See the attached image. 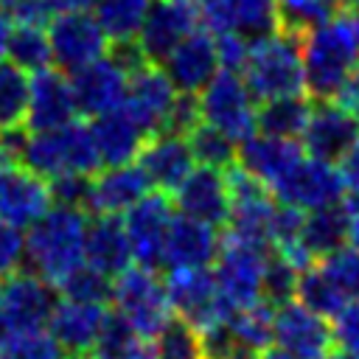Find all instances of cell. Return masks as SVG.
<instances>
[{"label":"cell","mask_w":359,"mask_h":359,"mask_svg":"<svg viewBox=\"0 0 359 359\" xmlns=\"http://www.w3.org/2000/svg\"><path fill=\"white\" fill-rule=\"evenodd\" d=\"M342 244H345V205L342 202L303 210L300 236H297L303 264H311L334 252Z\"/></svg>","instance_id":"28"},{"label":"cell","mask_w":359,"mask_h":359,"mask_svg":"<svg viewBox=\"0 0 359 359\" xmlns=\"http://www.w3.org/2000/svg\"><path fill=\"white\" fill-rule=\"evenodd\" d=\"M53 205L50 185L45 177L0 154V216L28 227Z\"/></svg>","instance_id":"20"},{"label":"cell","mask_w":359,"mask_h":359,"mask_svg":"<svg viewBox=\"0 0 359 359\" xmlns=\"http://www.w3.org/2000/svg\"><path fill=\"white\" fill-rule=\"evenodd\" d=\"M272 345L289 351L297 359H323L334 348L331 320L311 311L300 300L289 297V300L275 306Z\"/></svg>","instance_id":"12"},{"label":"cell","mask_w":359,"mask_h":359,"mask_svg":"<svg viewBox=\"0 0 359 359\" xmlns=\"http://www.w3.org/2000/svg\"><path fill=\"white\" fill-rule=\"evenodd\" d=\"M171 219H174L171 196L163 191H154V188H149L132 208H126L121 213L135 264L160 269L163 244H165V233H168Z\"/></svg>","instance_id":"11"},{"label":"cell","mask_w":359,"mask_h":359,"mask_svg":"<svg viewBox=\"0 0 359 359\" xmlns=\"http://www.w3.org/2000/svg\"><path fill=\"white\" fill-rule=\"evenodd\" d=\"M230 31L247 42L280 31L275 0H233L230 3Z\"/></svg>","instance_id":"35"},{"label":"cell","mask_w":359,"mask_h":359,"mask_svg":"<svg viewBox=\"0 0 359 359\" xmlns=\"http://www.w3.org/2000/svg\"><path fill=\"white\" fill-rule=\"evenodd\" d=\"M337 3V8H351V0H334Z\"/></svg>","instance_id":"53"},{"label":"cell","mask_w":359,"mask_h":359,"mask_svg":"<svg viewBox=\"0 0 359 359\" xmlns=\"http://www.w3.org/2000/svg\"><path fill=\"white\" fill-rule=\"evenodd\" d=\"M20 3H25V0H0V8H6V11L11 14V11H14Z\"/></svg>","instance_id":"52"},{"label":"cell","mask_w":359,"mask_h":359,"mask_svg":"<svg viewBox=\"0 0 359 359\" xmlns=\"http://www.w3.org/2000/svg\"><path fill=\"white\" fill-rule=\"evenodd\" d=\"M76 115L79 109L67 73L48 65L28 76V104L22 118V126L28 132L56 129L62 123H70Z\"/></svg>","instance_id":"18"},{"label":"cell","mask_w":359,"mask_h":359,"mask_svg":"<svg viewBox=\"0 0 359 359\" xmlns=\"http://www.w3.org/2000/svg\"><path fill=\"white\" fill-rule=\"evenodd\" d=\"M323 359H359V356H353V353H348V351H342V348H337V345H334Z\"/></svg>","instance_id":"51"},{"label":"cell","mask_w":359,"mask_h":359,"mask_svg":"<svg viewBox=\"0 0 359 359\" xmlns=\"http://www.w3.org/2000/svg\"><path fill=\"white\" fill-rule=\"evenodd\" d=\"M126 81H129V73L121 67V62L109 50L95 62L70 73V87H73L79 115L95 118L109 109H118L126 93Z\"/></svg>","instance_id":"19"},{"label":"cell","mask_w":359,"mask_h":359,"mask_svg":"<svg viewBox=\"0 0 359 359\" xmlns=\"http://www.w3.org/2000/svg\"><path fill=\"white\" fill-rule=\"evenodd\" d=\"M351 8H353V11L359 14V0H351Z\"/></svg>","instance_id":"54"},{"label":"cell","mask_w":359,"mask_h":359,"mask_svg":"<svg viewBox=\"0 0 359 359\" xmlns=\"http://www.w3.org/2000/svg\"><path fill=\"white\" fill-rule=\"evenodd\" d=\"M56 286L31 272L28 266L0 283V331L11 328H39L48 325V317L56 303Z\"/></svg>","instance_id":"13"},{"label":"cell","mask_w":359,"mask_h":359,"mask_svg":"<svg viewBox=\"0 0 359 359\" xmlns=\"http://www.w3.org/2000/svg\"><path fill=\"white\" fill-rule=\"evenodd\" d=\"M90 213L79 205L53 202L25 227V266L59 286L84 264V233Z\"/></svg>","instance_id":"2"},{"label":"cell","mask_w":359,"mask_h":359,"mask_svg":"<svg viewBox=\"0 0 359 359\" xmlns=\"http://www.w3.org/2000/svg\"><path fill=\"white\" fill-rule=\"evenodd\" d=\"M337 168H339V177L345 182V191L348 194H359V137L348 146V151L337 160Z\"/></svg>","instance_id":"45"},{"label":"cell","mask_w":359,"mask_h":359,"mask_svg":"<svg viewBox=\"0 0 359 359\" xmlns=\"http://www.w3.org/2000/svg\"><path fill=\"white\" fill-rule=\"evenodd\" d=\"M303 93L311 101H337L359 73V14L339 8L300 36Z\"/></svg>","instance_id":"1"},{"label":"cell","mask_w":359,"mask_h":359,"mask_svg":"<svg viewBox=\"0 0 359 359\" xmlns=\"http://www.w3.org/2000/svg\"><path fill=\"white\" fill-rule=\"evenodd\" d=\"M163 73L174 84L177 93L196 95L210 76L219 70V53H216V36L208 28H191L160 62Z\"/></svg>","instance_id":"17"},{"label":"cell","mask_w":359,"mask_h":359,"mask_svg":"<svg viewBox=\"0 0 359 359\" xmlns=\"http://www.w3.org/2000/svg\"><path fill=\"white\" fill-rule=\"evenodd\" d=\"M90 135L98 151L101 165H121V163H132L143 146V140L149 137L121 107L109 109L104 115L90 118Z\"/></svg>","instance_id":"27"},{"label":"cell","mask_w":359,"mask_h":359,"mask_svg":"<svg viewBox=\"0 0 359 359\" xmlns=\"http://www.w3.org/2000/svg\"><path fill=\"white\" fill-rule=\"evenodd\" d=\"M151 342H154V359H208L202 334L180 317H171L151 337Z\"/></svg>","instance_id":"36"},{"label":"cell","mask_w":359,"mask_h":359,"mask_svg":"<svg viewBox=\"0 0 359 359\" xmlns=\"http://www.w3.org/2000/svg\"><path fill=\"white\" fill-rule=\"evenodd\" d=\"M163 283H165V294H168L174 317L191 323L196 331L219 323L230 311V306L224 303V297L216 286L210 266L165 269Z\"/></svg>","instance_id":"10"},{"label":"cell","mask_w":359,"mask_h":359,"mask_svg":"<svg viewBox=\"0 0 359 359\" xmlns=\"http://www.w3.org/2000/svg\"><path fill=\"white\" fill-rule=\"evenodd\" d=\"M238 73L255 101L303 93L300 34L275 31V34L252 39Z\"/></svg>","instance_id":"4"},{"label":"cell","mask_w":359,"mask_h":359,"mask_svg":"<svg viewBox=\"0 0 359 359\" xmlns=\"http://www.w3.org/2000/svg\"><path fill=\"white\" fill-rule=\"evenodd\" d=\"M135 163L146 174L149 185L154 191H163V194H171L185 180V174L196 165L185 135L182 132H171V129L149 135L143 140Z\"/></svg>","instance_id":"21"},{"label":"cell","mask_w":359,"mask_h":359,"mask_svg":"<svg viewBox=\"0 0 359 359\" xmlns=\"http://www.w3.org/2000/svg\"><path fill=\"white\" fill-rule=\"evenodd\" d=\"M222 244V227L182 216L174 210V219L165 233L160 269H196L210 266Z\"/></svg>","instance_id":"22"},{"label":"cell","mask_w":359,"mask_h":359,"mask_svg":"<svg viewBox=\"0 0 359 359\" xmlns=\"http://www.w3.org/2000/svg\"><path fill=\"white\" fill-rule=\"evenodd\" d=\"M109 283L112 278L101 275L90 264L76 266L59 286L56 292L62 297H76V300H93V303H109Z\"/></svg>","instance_id":"41"},{"label":"cell","mask_w":359,"mask_h":359,"mask_svg":"<svg viewBox=\"0 0 359 359\" xmlns=\"http://www.w3.org/2000/svg\"><path fill=\"white\" fill-rule=\"evenodd\" d=\"M149 3L151 0H95L93 14L109 36V42H123L137 36Z\"/></svg>","instance_id":"33"},{"label":"cell","mask_w":359,"mask_h":359,"mask_svg":"<svg viewBox=\"0 0 359 359\" xmlns=\"http://www.w3.org/2000/svg\"><path fill=\"white\" fill-rule=\"evenodd\" d=\"M266 258H269V247L241 241L227 233L222 236V244L210 264V272H213L216 286L230 309H238V306H247V303H255L264 297L261 289H264Z\"/></svg>","instance_id":"7"},{"label":"cell","mask_w":359,"mask_h":359,"mask_svg":"<svg viewBox=\"0 0 359 359\" xmlns=\"http://www.w3.org/2000/svg\"><path fill=\"white\" fill-rule=\"evenodd\" d=\"M67 359H93L90 353H81V356H67Z\"/></svg>","instance_id":"55"},{"label":"cell","mask_w":359,"mask_h":359,"mask_svg":"<svg viewBox=\"0 0 359 359\" xmlns=\"http://www.w3.org/2000/svg\"><path fill=\"white\" fill-rule=\"evenodd\" d=\"M297 264H292L289 258H283L280 252H272L269 250V258H266V269H264V300L269 303H283L294 294V280H297Z\"/></svg>","instance_id":"42"},{"label":"cell","mask_w":359,"mask_h":359,"mask_svg":"<svg viewBox=\"0 0 359 359\" xmlns=\"http://www.w3.org/2000/svg\"><path fill=\"white\" fill-rule=\"evenodd\" d=\"M177 213L208 222L213 227H224L230 213V182L227 168L213 165H194L185 180L168 194Z\"/></svg>","instance_id":"15"},{"label":"cell","mask_w":359,"mask_h":359,"mask_svg":"<svg viewBox=\"0 0 359 359\" xmlns=\"http://www.w3.org/2000/svg\"><path fill=\"white\" fill-rule=\"evenodd\" d=\"M0 359H67L48 325L0 331Z\"/></svg>","instance_id":"31"},{"label":"cell","mask_w":359,"mask_h":359,"mask_svg":"<svg viewBox=\"0 0 359 359\" xmlns=\"http://www.w3.org/2000/svg\"><path fill=\"white\" fill-rule=\"evenodd\" d=\"M140 339V334L112 309H107V317L98 328V337L93 342L90 356L93 359H123L129 353V348Z\"/></svg>","instance_id":"39"},{"label":"cell","mask_w":359,"mask_h":359,"mask_svg":"<svg viewBox=\"0 0 359 359\" xmlns=\"http://www.w3.org/2000/svg\"><path fill=\"white\" fill-rule=\"evenodd\" d=\"M294 300H300L303 306H309L311 311L323 314V317H334L348 300L337 292V286L328 280V275L311 261L306 266L297 269V280H294Z\"/></svg>","instance_id":"32"},{"label":"cell","mask_w":359,"mask_h":359,"mask_svg":"<svg viewBox=\"0 0 359 359\" xmlns=\"http://www.w3.org/2000/svg\"><path fill=\"white\" fill-rule=\"evenodd\" d=\"M331 331H334V345L359 356V297L348 300L334 317H331Z\"/></svg>","instance_id":"44"},{"label":"cell","mask_w":359,"mask_h":359,"mask_svg":"<svg viewBox=\"0 0 359 359\" xmlns=\"http://www.w3.org/2000/svg\"><path fill=\"white\" fill-rule=\"evenodd\" d=\"M149 180L140 171V165L121 163V165H101L90 180H87V196H84V210L87 213H107V216H121L126 208H132L146 191Z\"/></svg>","instance_id":"23"},{"label":"cell","mask_w":359,"mask_h":359,"mask_svg":"<svg viewBox=\"0 0 359 359\" xmlns=\"http://www.w3.org/2000/svg\"><path fill=\"white\" fill-rule=\"evenodd\" d=\"M28 104V73L0 59V129L20 126Z\"/></svg>","instance_id":"37"},{"label":"cell","mask_w":359,"mask_h":359,"mask_svg":"<svg viewBox=\"0 0 359 359\" xmlns=\"http://www.w3.org/2000/svg\"><path fill=\"white\" fill-rule=\"evenodd\" d=\"M174 101H177V90L168 81V76L163 73V67L154 65V62H146V65H140L137 70L129 73L121 109L146 135H154V132L165 129Z\"/></svg>","instance_id":"14"},{"label":"cell","mask_w":359,"mask_h":359,"mask_svg":"<svg viewBox=\"0 0 359 359\" xmlns=\"http://www.w3.org/2000/svg\"><path fill=\"white\" fill-rule=\"evenodd\" d=\"M255 359H297V356H292L289 351H283V348H278V345H269V348H264Z\"/></svg>","instance_id":"50"},{"label":"cell","mask_w":359,"mask_h":359,"mask_svg":"<svg viewBox=\"0 0 359 359\" xmlns=\"http://www.w3.org/2000/svg\"><path fill=\"white\" fill-rule=\"evenodd\" d=\"M356 137L359 121L342 101H311L306 126L297 140L306 154L337 163Z\"/></svg>","instance_id":"16"},{"label":"cell","mask_w":359,"mask_h":359,"mask_svg":"<svg viewBox=\"0 0 359 359\" xmlns=\"http://www.w3.org/2000/svg\"><path fill=\"white\" fill-rule=\"evenodd\" d=\"M25 266V227L0 216V278Z\"/></svg>","instance_id":"43"},{"label":"cell","mask_w":359,"mask_h":359,"mask_svg":"<svg viewBox=\"0 0 359 359\" xmlns=\"http://www.w3.org/2000/svg\"><path fill=\"white\" fill-rule=\"evenodd\" d=\"M303 157V146L297 137H278L266 132H252L236 146V163L241 171L264 182L266 188L278 182L297 160Z\"/></svg>","instance_id":"24"},{"label":"cell","mask_w":359,"mask_h":359,"mask_svg":"<svg viewBox=\"0 0 359 359\" xmlns=\"http://www.w3.org/2000/svg\"><path fill=\"white\" fill-rule=\"evenodd\" d=\"M199 121L216 126L236 143L255 132V98L238 70L219 67L196 93Z\"/></svg>","instance_id":"6"},{"label":"cell","mask_w":359,"mask_h":359,"mask_svg":"<svg viewBox=\"0 0 359 359\" xmlns=\"http://www.w3.org/2000/svg\"><path fill=\"white\" fill-rule=\"evenodd\" d=\"M48 45H50V65L62 73H76L79 67L95 62L109 50V36L98 25L90 8H73L50 14L48 20Z\"/></svg>","instance_id":"8"},{"label":"cell","mask_w":359,"mask_h":359,"mask_svg":"<svg viewBox=\"0 0 359 359\" xmlns=\"http://www.w3.org/2000/svg\"><path fill=\"white\" fill-rule=\"evenodd\" d=\"M309 109H311V98L303 93L255 101V129L278 137H300Z\"/></svg>","instance_id":"29"},{"label":"cell","mask_w":359,"mask_h":359,"mask_svg":"<svg viewBox=\"0 0 359 359\" xmlns=\"http://www.w3.org/2000/svg\"><path fill=\"white\" fill-rule=\"evenodd\" d=\"M112 311L121 314L140 337H154L171 317V303L160 269L129 264L109 283Z\"/></svg>","instance_id":"5"},{"label":"cell","mask_w":359,"mask_h":359,"mask_svg":"<svg viewBox=\"0 0 359 359\" xmlns=\"http://www.w3.org/2000/svg\"><path fill=\"white\" fill-rule=\"evenodd\" d=\"M20 165L28 171L53 180L62 174H79L93 177L101 168L90 126L81 121L62 123L56 129L42 132H25L22 149H20Z\"/></svg>","instance_id":"3"},{"label":"cell","mask_w":359,"mask_h":359,"mask_svg":"<svg viewBox=\"0 0 359 359\" xmlns=\"http://www.w3.org/2000/svg\"><path fill=\"white\" fill-rule=\"evenodd\" d=\"M275 3H278L280 31H292L300 36L339 11L334 0H275Z\"/></svg>","instance_id":"38"},{"label":"cell","mask_w":359,"mask_h":359,"mask_svg":"<svg viewBox=\"0 0 359 359\" xmlns=\"http://www.w3.org/2000/svg\"><path fill=\"white\" fill-rule=\"evenodd\" d=\"M11 31V14L6 8H0V59H3V50H6V36Z\"/></svg>","instance_id":"49"},{"label":"cell","mask_w":359,"mask_h":359,"mask_svg":"<svg viewBox=\"0 0 359 359\" xmlns=\"http://www.w3.org/2000/svg\"><path fill=\"white\" fill-rule=\"evenodd\" d=\"M345 244L353 247L359 252V194H351V199L345 202Z\"/></svg>","instance_id":"46"},{"label":"cell","mask_w":359,"mask_h":359,"mask_svg":"<svg viewBox=\"0 0 359 359\" xmlns=\"http://www.w3.org/2000/svg\"><path fill=\"white\" fill-rule=\"evenodd\" d=\"M45 8L50 14H59V11H73V8H93L95 0H42Z\"/></svg>","instance_id":"48"},{"label":"cell","mask_w":359,"mask_h":359,"mask_svg":"<svg viewBox=\"0 0 359 359\" xmlns=\"http://www.w3.org/2000/svg\"><path fill=\"white\" fill-rule=\"evenodd\" d=\"M104 317H107V303L56 297L53 311L48 317V331L67 351V356H81L93 351Z\"/></svg>","instance_id":"25"},{"label":"cell","mask_w":359,"mask_h":359,"mask_svg":"<svg viewBox=\"0 0 359 359\" xmlns=\"http://www.w3.org/2000/svg\"><path fill=\"white\" fill-rule=\"evenodd\" d=\"M325 275L328 280L337 286V292L345 297V300H353L359 297V252L348 244L337 247L334 252L323 255L314 261Z\"/></svg>","instance_id":"40"},{"label":"cell","mask_w":359,"mask_h":359,"mask_svg":"<svg viewBox=\"0 0 359 359\" xmlns=\"http://www.w3.org/2000/svg\"><path fill=\"white\" fill-rule=\"evenodd\" d=\"M185 140L191 146V154L199 165H213V168H230L236 163V140L227 137L224 132H219L216 126L196 121L188 132Z\"/></svg>","instance_id":"34"},{"label":"cell","mask_w":359,"mask_h":359,"mask_svg":"<svg viewBox=\"0 0 359 359\" xmlns=\"http://www.w3.org/2000/svg\"><path fill=\"white\" fill-rule=\"evenodd\" d=\"M269 194L275 196V202L311 210V208L342 202L348 191L339 177L337 163H328V160H320L303 151V157L278 182L269 185Z\"/></svg>","instance_id":"9"},{"label":"cell","mask_w":359,"mask_h":359,"mask_svg":"<svg viewBox=\"0 0 359 359\" xmlns=\"http://www.w3.org/2000/svg\"><path fill=\"white\" fill-rule=\"evenodd\" d=\"M84 264H90L107 278H115L129 264H135L121 216L90 213L84 233Z\"/></svg>","instance_id":"26"},{"label":"cell","mask_w":359,"mask_h":359,"mask_svg":"<svg viewBox=\"0 0 359 359\" xmlns=\"http://www.w3.org/2000/svg\"><path fill=\"white\" fill-rule=\"evenodd\" d=\"M337 101H342L353 115H356V121H359V73L345 84V90L339 93V98Z\"/></svg>","instance_id":"47"},{"label":"cell","mask_w":359,"mask_h":359,"mask_svg":"<svg viewBox=\"0 0 359 359\" xmlns=\"http://www.w3.org/2000/svg\"><path fill=\"white\" fill-rule=\"evenodd\" d=\"M3 56L17 65L25 73H36L50 65V45H48V31L36 22H17L11 25L6 36V50Z\"/></svg>","instance_id":"30"}]
</instances>
